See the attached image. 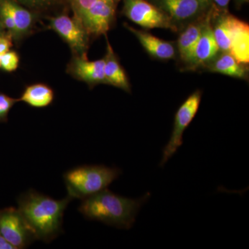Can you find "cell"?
<instances>
[{"label":"cell","instance_id":"cell-1","mask_svg":"<svg viewBox=\"0 0 249 249\" xmlns=\"http://www.w3.org/2000/svg\"><path fill=\"white\" fill-rule=\"evenodd\" d=\"M71 200L68 196L57 200L37 192L29 191L19 196L18 209L36 240L49 242L61 233L64 213Z\"/></svg>","mask_w":249,"mask_h":249},{"label":"cell","instance_id":"cell-2","mask_svg":"<svg viewBox=\"0 0 249 249\" xmlns=\"http://www.w3.org/2000/svg\"><path fill=\"white\" fill-rule=\"evenodd\" d=\"M150 196V193H147L139 199H131L116 195L106 188L83 199L78 210L89 220L129 230L135 224L139 211Z\"/></svg>","mask_w":249,"mask_h":249},{"label":"cell","instance_id":"cell-3","mask_svg":"<svg viewBox=\"0 0 249 249\" xmlns=\"http://www.w3.org/2000/svg\"><path fill=\"white\" fill-rule=\"evenodd\" d=\"M122 175V170L104 165H83L63 175L67 194L81 200L106 189Z\"/></svg>","mask_w":249,"mask_h":249},{"label":"cell","instance_id":"cell-4","mask_svg":"<svg viewBox=\"0 0 249 249\" xmlns=\"http://www.w3.org/2000/svg\"><path fill=\"white\" fill-rule=\"evenodd\" d=\"M201 96V91L196 90L178 107L175 115L170 138L162 150V157L160 163V168H163L179 147L182 146L183 134L196 117L200 106Z\"/></svg>","mask_w":249,"mask_h":249},{"label":"cell","instance_id":"cell-5","mask_svg":"<svg viewBox=\"0 0 249 249\" xmlns=\"http://www.w3.org/2000/svg\"><path fill=\"white\" fill-rule=\"evenodd\" d=\"M124 12L130 20L141 27L178 29L168 15L147 0H124Z\"/></svg>","mask_w":249,"mask_h":249},{"label":"cell","instance_id":"cell-6","mask_svg":"<svg viewBox=\"0 0 249 249\" xmlns=\"http://www.w3.org/2000/svg\"><path fill=\"white\" fill-rule=\"evenodd\" d=\"M0 235L16 249L26 248L36 240L19 210L14 207L0 211Z\"/></svg>","mask_w":249,"mask_h":249},{"label":"cell","instance_id":"cell-7","mask_svg":"<svg viewBox=\"0 0 249 249\" xmlns=\"http://www.w3.org/2000/svg\"><path fill=\"white\" fill-rule=\"evenodd\" d=\"M119 0H97L79 16L87 32L95 35L106 34L115 14Z\"/></svg>","mask_w":249,"mask_h":249},{"label":"cell","instance_id":"cell-8","mask_svg":"<svg viewBox=\"0 0 249 249\" xmlns=\"http://www.w3.org/2000/svg\"><path fill=\"white\" fill-rule=\"evenodd\" d=\"M51 27L61 36L72 50L80 55H85L88 47L87 31L81 22H78L69 16L62 15L53 18Z\"/></svg>","mask_w":249,"mask_h":249},{"label":"cell","instance_id":"cell-9","mask_svg":"<svg viewBox=\"0 0 249 249\" xmlns=\"http://www.w3.org/2000/svg\"><path fill=\"white\" fill-rule=\"evenodd\" d=\"M149 1L168 15L175 24L193 20L208 10L198 0H149Z\"/></svg>","mask_w":249,"mask_h":249},{"label":"cell","instance_id":"cell-10","mask_svg":"<svg viewBox=\"0 0 249 249\" xmlns=\"http://www.w3.org/2000/svg\"><path fill=\"white\" fill-rule=\"evenodd\" d=\"M211 18V9L210 10L207 18L204 20V27L195 50L194 56L191 65L192 67L202 65L206 66L215 58L219 53V49L214 38Z\"/></svg>","mask_w":249,"mask_h":249},{"label":"cell","instance_id":"cell-11","mask_svg":"<svg viewBox=\"0 0 249 249\" xmlns=\"http://www.w3.org/2000/svg\"><path fill=\"white\" fill-rule=\"evenodd\" d=\"M231 29L230 53L240 64L249 62V26L247 22L229 15Z\"/></svg>","mask_w":249,"mask_h":249},{"label":"cell","instance_id":"cell-12","mask_svg":"<svg viewBox=\"0 0 249 249\" xmlns=\"http://www.w3.org/2000/svg\"><path fill=\"white\" fill-rule=\"evenodd\" d=\"M104 67V59L89 61L85 55H83L73 60L70 70L78 79L93 85L106 83Z\"/></svg>","mask_w":249,"mask_h":249},{"label":"cell","instance_id":"cell-13","mask_svg":"<svg viewBox=\"0 0 249 249\" xmlns=\"http://www.w3.org/2000/svg\"><path fill=\"white\" fill-rule=\"evenodd\" d=\"M126 27L138 38L142 47L152 56L161 60H169L176 56V49L172 42L160 40L145 31L137 30L129 26Z\"/></svg>","mask_w":249,"mask_h":249},{"label":"cell","instance_id":"cell-14","mask_svg":"<svg viewBox=\"0 0 249 249\" xmlns=\"http://www.w3.org/2000/svg\"><path fill=\"white\" fill-rule=\"evenodd\" d=\"M105 60L104 73L106 83L130 91V85L124 70L116 58L113 49L107 41V53Z\"/></svg>","mask_w":249,"mask_h":249},{"label":"cell","instance_id":"cell-15","mask_svg":"<svg viewBox=\"0 0 249 249\" xmlns=\"http://www.w3.org/2000/svg\"><path fill=\"white\" fill-rule=\"evenodd\" d=\"M204 21L192 23L181 33L178 39V53L181 60L191 65L196 44L200 37Z\"/></svg>","mask_w":249,"mask_h":249},{"label":"cell","instance_id":"cell-16","mask_svg":"<svg viewBox=\"0 0 249 249\" xmlns=\"http://www.w3.org/2000/svg\"><path fill=\"white\" fill-rule=\"evenodd\" d=\"M206 67L211 71L241 79L246 78L247 75V70L230 53H222Z\"/></svg>","mask_w":249,"mask_h":249},{"label":"cell","instance_id":"cell-17","mask_svg":"<svg viewBox=\"0 0 249 249\" xmlns=\"http://www.w3.org/2000/svg\"><path fill=\"white\" fill-rule=\"evenodd\" d=\"M53 90L47 85L36 84L27 87L19 101L27 103L31 107L43 108L49 106L53 101Z\"/></svg>","mask_w":249,"mask_h":249},{"label":"cell","instance_id":"cell-18","mask_svg":"<svg viewBox=\"0 0 249 249\" xmlns=\"http://www.w3.org/2000/svg\"><path fill=\"white\" fill-rule=\"evenodd\" d=\"M0 3L4 6L14 20L16 36L22 35L29 31L33 23V16L31 12L15 0H0Z\"/></svg>","mask_w":249,"mask_h":249},{"label":"cell","instance_id":"cell-19","mask_svg":"<svg viewBox=\"0 0 249 249\" xmlns=\"http://www.w3.org/2000/svg\"><path fill=\"white\" fill-rule=\"evenodd\" d=\"M218 11V10H217ZM219 11L214 24L213 34L219 52L222 53H230L231 29L229 25V13L228 11Z\"/></svg>","mask_w":249,"mask_h":249},{"label":"cell","instance_id":"cell-20","mask_svg":"<svg viewBox=\"0 0 249 249\" xmlns=\"http://www.w3.org/2000/svg\"><path fill=\"white\" fill-rule=\"evenodd\" d=\"M1 68L6 71H14L17 70L19 65V56L14 51H9L0 55Z\"/></svg>","mask_w":249,"mask_h":249},{"label":"cell","instance_id":"cell-21","mask_svg":"<svg viewBox=\"0 0 249 249\" xmlns=\"http://www.w3.org/2000/svg\"><path fill=\"white\" fill-rule=\"evenodd\" d=\"M18 101H19V99L0 93V121L6 120L9 111Z\"/></svg>","mask_w":249,"mask_h":249},{"label":"cell","instance_id":"cell-22","mask_svg":"<svg viewBox=\"0 0 249 249\" xmlns=\"http://www.w3.org/2000/svg\"><path fill=\"white\" fill-rule=\"evenodd\" d=\"M97 0H72V2H73V9L79 17L85 10L88 9Z\"/></svg>","mask_w":249,"mask_h":249},{"label":"cell","instance_id":"cell-23","mask_svg":"<svg viewBox=\"0 0 249 249\" xmlns=\"http://www.w3.org/2000/svg\"><path fill=\"white\" fill-rule=\"evenodd\" d=\"M15 1L28 7L40 8L50 4L52 0H15Z\"/></svg>","mask_w":249,"mask_h":249},{"label":"cell","instance_id":"cell-24","mask_svg":"<svg viewBox=\"0 0 249 249\" xmlns=\"http://www.w3.org/2000/svg\"><path fill=\"white\" fill-rule=\"evenodd\" d=\"M11 47L12 42L9 37L4 35L0 37V55L9 52Z\"/></svg>","mask_w":249,"mask_h":249},{"label":"cell","instance_id":"cell-25","mask_svg":"<svg viewBox=\"0 0 249 249\" xmlns=\"http://www.w3.org/2000/svg\"><path fill=\"white\" fill-rule=\"evenodd\" d=\"M231 0H212L213 4L219 11H228Z\"/></svg>","mask_w":249,"mask_h":249},{"label":"cell","instance_id":"cell-26","mask_svg":"<svg viewBox=\"0 0 249 249\" xmlns=\"http://www.w3.org/2000/svg\"><path fill=\"white\" fill-rule=\"evenodd\" d=\"M0 249H16L14 246L5 240L4 237L0 235Z\"/></svg>","mask_w":249,"mask_h":249},{"label":"cell","instance_id":"cell-27","mask_svg":"<svg viewBox=\"0 0 249 249\" xmlns=\"http://www.w3.org/2000/svg\"><path fill=\"white\" fill-rule=\"evenodd\" d=\"M206 9H209L213 5L212 0H198Z\"/></svg>","mask_w":249,"mask_h":249},{"label":"cell","instance_id":"cell-28","mask_svg":"<svg viewBox=\"0 0 249 249\" xmlns=\"http://www.w3.org/2000/svg\"><path fill=\"white\" fill-rule=\"evenodd\" d=\"M237 6H240L245 3L249 2V0H234Z\"/></svg>","mask_w":249,"mask_h":249},{"label":"cell","instance_id":"cell-29","mask_svg":"<svg viewBox=\"0 0 249 249\" xmlns=\"http://www.w3.org/2000/svg\"><path fill=\"white\" fill-rule=\"evenodd\" d=\"M3 36L2 33H1V31H0V37H1V36Z\"/></svg>","mask_w":249,"mask_h":249},{"label":"cell","instance_id":"cell-30","mask_svg":"<svg viewBox=\"0 0 249 249\" xmlns=\"http://www.w3.org/2000/svg\"><path fill=\"white\" fill-rule=\"evenodd\" d=\"M0 68H1V63H0Z\"/></svg>","mask_w":249,"mask_h":249}]
</instances>
